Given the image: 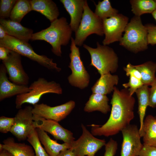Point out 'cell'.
I'll list each match as a JSON object with an SVG mask.
<instances>
[{"instance_id": "cell-19", "label": "cell", "mask_w": 156, "mask_h": 156, "mask_svg": "<svg viewBox=\"0 0 156 156\" xmlns=\"http://www.w3.org/2000/svg\"><path fill=\"white\" fill-rule=\"evenodd\" d=\"M31 10L38 12L49 19L51 23L58 18L60 14L56 3L51 0H29Z\"/></svg>"}, {"instance_id": "cell-20", "label": "cell", "mask_w": 156, "mask_h": 156, "mask_svg": "<svg viewBox=\"0 0 156 156\" xmlns=\"http://www.w3.org/2000/svg\"><path fill=\"white\" fill-rule=\"evenodd\" d=\"M36 129L40 142L50 156H57L61 152L71 148V144H59L56 140L51 139L45 131L38 128Z\"/></svg>"}, {"instance_id": "cell-23", "label": "cell", "mask_w": 156, "mask_h": 156, "mask_svg": "<svg viewBox=\"0 0 156 156\" xmlns=\"http://www.w3.org/2000/svg\"><path fill=\"white\" fill-rule=\"evenodd\" d=\"M109 100L106 95L92 93L85 105L84 111L88 113L98 111L106 114L111 110Z\"/></svg>"}, {"instance_id": "cell-11", "label": "cell", "mask_w": 156, "mask_h": 156, "mask_svg": "<svg viewBox=\"0 0 156 156\" xmlns=\"http://www.w3.org/2000/svg\"><path fill=\"white\" fill-rule=\"evenodd\" d=\"M129 18L120 14L102 20L105 37L102 43L107 45L114 42L119 41L122 34L128 23Z\"/></svg>"}, {"instance_id": "cell-4", "label": "cell", "mask_w": 156, "mask_h": 156, "mask_svg": "<svg viewBox=\"0 0 156 156\" xmlns=\"http://www.w3.org/2000/svg\"><path fill=\"white\" fill-rule=\"evenodd\" d=\"M97 47L92 48L86 44L83 47L91 57L90 66L94 67L100 75L116 72L118 68V58L113 49L107 45L96 43Z\"/></svg>"}, {"instance_id": "cell-29", "label": "cell", "mask_w": 156, "mask_h": 156, "mask_svg": "<svg viewBox=\"0 0 156 156\" xmlns=\"http://www.w3.org/2000/svg\"><path fill=\"white\" fill-rule=\"evenodd\" d=\"M95 14L102 20L112 17L118 14V11L113 8L109 0L99 1L97 4L94 3Z\"/></svg>"}, {"instance_id": "cell-15", "label": "cell", "mask_w": 156, "mask_h": 156, "mask_svg": "<svg viewBox=\"0 0 156 156\" xmlns=\"http://www.w3.org/2000/svg\"><path fill=\"white\" fill-rule=\"evenodd\" d=\"M35 127L40 129L51 134L56 140L71 144L75 140L73 133L61 125L58 122L47 119L33 114Z\"/></svg>"}, {"instance_id": "cell-5", "label": "cell", "mask_w": 156, "mask_h": 156, "mask_svg": "<svg viewBox=\"0 0 156 156\" xmlns=\"http://www.w3.org/2000/svg\"><path fill=\"white\" fill-rule=\"evenodd\" d=\"M0 47L7 48L21 55L36 62L48 69L59 72L61 69L58 67L53 59L44 55H40L35 52L28 42L23 41L9 35L0 40Z\"/></svg>"}, {"instance_id": "cell-31", "label": "cell", "mask_w": 156, "mask_h": 156, "mask_svg": "<svg viewBox=\"0 0 156 156\" xmlns=\"http://www.w3.org/2000/svg\"><path fill=\"white\" fill-rule=\"evenodd\" d=\"M17 1V0L0 1L1 19H6L10 17L11 12Z\"/></svg>"}, {"instance_id": "cell-30", "label": "cell", "mask_w": 156, "mask_h": 156, "mask_svg": "<svg viewBox=\"0 0 156 156\" xmlns=\"http://www.w3.org/2000/svg\"><path fill=\"white\" fill-rule=\"evenodd\" d=\"M27 140L32 146L35 156H50L41 145L36 128L32 131Z\"/></svg>"}, {"instance_id": "cell-7", "label": "cell", "mask_w": 156, "mask_h": 156, "mask_svg": "<svg viewBox=\"0 0 156 156\" xmlns=\"http://www.w3.org/2000/svg\"><path fill=\"white\" fill-rule=\"evenodd\" d=\"M75 33L74 41L76 45L79 46L83 45L87 37L91 34H95L101 36L104 34L102 20L90 9L87 0L81 22Z\"/></svg>"}, {"instance_id": "cell-42", "label": "cell", "mask_w": 156, "mask_h": 156, "mask_svg": "<svg viewBox=\"0 0 156 156\" xmlns=\"http://www.w3.org/2000/svg\"><path fill=\"white\" fill-rule=\"evenodd\" d=\"M0 156H13V155L8 151L5 149L0 151Z\"/></svg>"}, {"instance_id": "cell-14", "label": "cell", "mask_w": 156, "mask_h": 156, "mask_svg": "<svg viewBox=\"0 0 156 156\" xmlns=\"http://www.w3.org/2000/svg\"><path fill=\"white\" fill-rule=\"evenodd\" d=\"M21 56L17 53L11 50L8 57L2 61V63L10 81L18 85H27L29 77L23 66Z\"/></svg>"}, {"instance_id": "cell-22", "label": "cell", "mask_w": 156, "mask_h": 156, "mask_svg": "<svg viewBox=\"0 0 156 156\" xmlns=\"http://www.w3.org/2000/svg\"><path fill=\"white\" fill-rule=\"evenodd\" d=\"M119 77L117 75L109 73L101 75L92 87V93L107 95L113 91L115 86L118 83Z\"/></svg>"}, {"instance_id": "cell-1", "label": "cell", "mask_w": 156, "mask_h": 156, "mask_svg": "<svg viewBox=\"0 0 156 156\" xmlns=\"http://www.w3.org/2000/svg\"><path fill=\"white\" fill-rule=\"evenodd\" d=\"M135 98L127 89L119 90L115 86L110 103L109 118L103 125H91V132L94 136L109 137L118 133L130 124L134 118Z\"/></svg>"}, {"instance_id": "cell-25", "label": "cell", "mask_w": 156, "mask_h": 156, "mask_svg": "<svg viewBox=\"0 0 156 156\" xmlns=\"http://www.w3.org/2000/svg\"><path fill=\"white\" fill-rule=\"evenodd\" d=\"M142 137L143 144L156 147V118L151 115L144 119Z\"/></svg>"}, {"instance_id": "cell-2", "label": "cell", "mask_w": 156, "mask_h": 156, "mask_svg": "<svg viewBox=\"0 0 156 156\" xmlns=\"http://www.w3.org/2000/svg\"><path fill=\"white\" fill-rule=\"evenodd\" d=\"M73 31L64 17L57 18L47 28L33 33L31 40H44L51 44V51L58 57L62 56L61 46H66L72 38Z\"/></svg>"}, {"instance_id": "cell-28", "label": "cell", "mask_w": 156, "mask_h": 156, "mask_svg": "<svg viewBox=\"0 0 156 156\" xmlns=\"http://www.w3.org/2000/svg\"><path fill=\"white\" fill-rule=\"evenodd\" d=\"M31 11L30 1L18 0L11 12L10 20L20 23L24 17Z\"/></svg>"}, {"instance_id": "cell-17", "label": "cell", "mask_w": 156, "mask_h": 156, "mask_svg": "<svg viewBox=\"0 0 156 156\" xmlns=\"http://www.w3.org/2000/svg\"><path fill=\"white\" fill-rule=\"evenodd\" d=\"M64 7L69 14V24L73 31H77L81 22L84 11L86 0H60Z\"/></svg>"}, {"instance_id": "cell-24", "label": "cell", "mask_w": 156, "mask_h": 156, "mask_svg": "<svg viewBox=\"0 0 156 156\" xmlns=\"http://www.w3.org/2000/svg\"><path fill=\"white\" fill-rule=\"evenodd\" d=\"M135 93L138 103V113L140 122L139 132L142 137L146 109L149 103L150 88L148 86L143 85L138 89Z\"/></svg>"}, {"instance_id": "cell-8", "label": "cell", "mask_w": 156, "mask_h": 156, "mask_svg": "<svg viewBox=\"0 0 156 156\" xmlns=\"http://www.w3.org/2000/svg\"><path fill=\"white\" fill-rule=\"evenodd\" d=\"M69 56L70 62L68 67L72 73L68 77L69 83L72 86L83 89L88 87L90 81V76L81 60L79 48L72 37Z\"/></svg>"}, {"instance_id": "cell-44", "label": "cell", "mask_w": 156, "mask_h": 156, "mask_svg": "<svg viewBox=\"0 0 156 156\" xmlns=\"http://www.w3.org/2000/svg\"><path fill=\"white\" fill-rule=\"evenodd\" d=\"M154 1H155V3H156V0H154Z\"/></svg>"}, {"instance_id": "cell-10", "label": "cell", "mask_w": 156, "mask_h": 156, "mask_svg": "<svg viewBox=\"0 0 156 156\" xmlns=\"http://www.w3.org/2000/svg\"><path fill=\"white\" fill-rule=\"evenodd\" d=\"M33 109V107L30 105L20 109L14 117V123L10 132L19 141L27 139L36 128L34 124Z\"/></svg>"}, {"instance_id": "cell-16", "label": "cell", "mask_w": 156, "mask_h": 156, "mask_svg": "<svg viewBox=\"0 0 156 156\" xmlns=\"http://www.w3.org/2000/svg\"><path fill=\"white\" fill-rule=\"evenodd\" d=\"M6 68L2 63L0 66V101L29 92L27 85H19L10 81L7 76Z\"/></svg>"}, {"instance_id": "cell-33", "label": "cell", "mask_w": 156, "mask_h": 156, "mask_svg": "<svg viewBox=\"0 0 156 156\" xmlns=\"http://www.w3.org/2000/svg\"><path fill=\"white\" fill-rule=\"evenodd\" d=\"M14 122V118L2 116L0 117V132L5 133L10 132Z\"/></svg>"}, {"instance_id": "cell-6", "label": "cell", "mask_w": 156, "mask_h": 156, "mask_svg": "<svg viewBox=\"0 0 156 156\" xmlns=\"http://www.w3.org/2000/svg\"><path fill=\"white\" fill-rule=\"evenodd\" d=\"M29 88L30 91L29 92L16 96L15 101L16 109H21L22 105L25 103L33 105L38 104L42 96L46 94L62 93V89L60 84L54 81H48L42 77L34 81Z\"/></svg>"}, {"instance_id": "cell-36", "label": "cell", "mask_w": 156, "mask_h": 156, "mask_svg": "<svg viewBox=\"0 0 156 156\" xmlns=\"http://www.w3.org/2000/svg\"><path fill=\"white\" fill-rule=\"evenodd\" d=\"M127 76H133L141 80V76L139 71L130 63H129L123 68Z\"/></svg>"}, {"instance_id": "cell-45", "label": "cell", "mask_w": 156, "mask_h": 156, "mask_svg": "<svg viewBox=\"0 0 156 156\" xmlns=\"http://www.w3.org/2000/svg\"><path fill=\"white\" fill-rule=\"evenodd\" d=\"M155 118H156V116H155Z\"/></svg>"}, {"instance_id": "cell-26", "label": "cell", "mask_w": 156, "mask_h": 156, "mask_svg": "<svg viewBox=\"0 0 156 156\" xmlns=\"http://www.w3.org/2000/svg\"><path fill=\"white\" fill-rule=\"evenodd\" d=\"M134 66L140 72L144 85L151 86L156 79V62L148 61Z\"/></svg>"}, {"instance_id": "cell-9", "label": "cell", "mask_w": 156, "mask_h": 156, "mask_svg": "<svg viewBox=\"0 0 156 156\" xmlns=\"http://www.w3.org/2000/svg\"><path fill=\"white\" fill-rule=\"evenodd\" d=\"M82 133L71 144V147L77 156H94L96 153L106 144L104 139L95 137L83 124Z\"/></svg>"}, {"instance_id": "cell-34", "label": "cell", "mask_w": 156, "mask_h": 156, "mask_svg": "<svg viewBox=\"0 0 156 156\" xmlns=\"http://www.w3.org/2000/svg\"><path fill=\"white\" fill-rule=\"evenodd\" d=\"M105 146V151L104 156H114L118 149L117 142L111 138Z\"/></svg>"}, {"instance_id": "cell-13", "label": "cell", "mask_w": 156, "mask_h": 156, "mask_svg": "<svg viewBox=\"0 0 156 156\" xmlns=\"http://www.w3.org/2000/svg\"><path fill=\"white\" fill-rule=\"evenodd\" d=\"M75 106V103L72 100L54 107L44 103L37 104L34 105L32 112L39 116L59 122L65 118Z\"/></svg>"}, {"instance_id": "cell-3", "label": "cell", "mask_w": 156, "mask_h": 156, "mask_svg": "<svg viewBox=\"0 0 156 156\" xmlns=\"http://www.w3.org/2000/svg\"><path fill=\"white\" fill-rule=\"evenodd\" d=\"M125 33L119 41V44L134 53L147 49V31L143 25L140 17L134 16L128 23Z\"/></svg>"}, {"instance_id": "cell-21", "label": "cell", "mask_w": 156, "mask_h": 156, "mask_svg": "<svg viewBox=\"0 0 156 156\" xmlns=\"http://www.w3.org/2000/svg\"><path fill=\"white\" fill-rule=\"evenodd\" d=\"M3 142L0 144V151L5 149L13 156H35L32 147L24 143L16 142L12 138H8Z\"/></svg>"}, {"instance_id": "cell-32", "label": "cell", "mask_w": 156, "mask_h": 156, "mask_svg": "<svg viewBox=\"0 0 156 156\" xmlns=\"http://www.w3.org/2000/svg\"><path fill=\"white\" fill-rule=\"evenodd\" d=\"M143 85L141 80L132 76L129 77V79L127 83L122 84L125 88L128 89L131 96H133L136 90Z\"/></svg>"}, {"instance_id": "cell-18", "label": "cell", "mask_w": 156, "mask_h": 156, "mask_svg": "<svg viewBox=\"0 0 156 156\" xmlns=\"http://www.w3.org/2000/svg\"><path fill=\"white\" fill-rule=\"evenodd\" d=\"M0 23L8 35L23 41L28 42L33 34V30L25 27L20 23L11 20L0 19Z\"/></svg>"}, {"instance_id": "cell-38", "label": "cell", "mask_w": 156, "mask_h": 156, "mask_svg": "<svg viewBox=\"0 0 156 156\" xmlns=\"http://www.w3.org/2000/svg\"><path fill=\"white\" fill-rule=\"evenodd\" d=\"M138 156H156V147L143 144Z\"/></svg>"}, {"instance_id": "cell-12", "label": "cell", "mask_w": 156, "mask_h": 156, "mask_svg": "<svg viewBox=\"0 0 156 156\" xmlns=\"http://www.w3.org/2000/svg\"><path fill=\"white\" fill-rule=\"evenodd\" d=\"M123 138L120 156H138L143 146L139 129L130 124L121 131Z\"/></svg>"}, {"instance_id": "cell-40", "label": "cell", "mask_w": 156, "mask_h": 156, "mask_svg": "<svg viewBox=\"0 0 156 156\" xmlns=\"http://www.w3.org/2000/svg\"><path fill=\"white\" fill-rule=\"evenodd\" d=\"M57 156H77L71 148L61 152Z\"/></svg>"}, {"instance_id": "cell-41", "label": "cell", "mask_w": 156, "mask_h": 156, "mask_svg": "<svg viewBox=\"0 0 156 156\" xmlns=\"http://www.w3.org/2000/svg\"><path fill=\"white\" fill-rule=\"evenodd\" d=\"M7 35L4 27L0 24V40L3 39Z\"/></svg>"}, {"instance_id": "cell-39", "label": "cell", "mask_w": 156, "mask_h": 156, "mask_svg": "<svg viewBox=\"0 0 156 156\" xmlns=\"http://www.w3.org/2000/svg\"><path fill=\"white\" fill-rule=\"evenodd\" d=\"M9 49L3 47H0V59L2 61L6 60L11 51Z\"/></svg>"}, {"instance_id": "cell-43", "label": "cell", "mask_w": 156, "mask_h": 156, "mask_svg": "<svg viewBox=\"0 0 156 156\" xmlns=\"http://www.w3.org/2000/svg\"><path fill=\"white\" fill-rule=\"evenodd\" d=\"M151 14L153 16L156 21V9Z\"/></svg>"}, {"instance_id": "cell-27", "label": "cell", "mask_w": 156, "mask_h": 156, "mask_svg": "<svg viewBox=\"0 0 156 156\" xmlns=\"http://www.w3.org/2000/svg\"><path fill=\"white\" fill-rule=\"evenodd\" d=\"M131 11L135 16L140 17L142 15L152 13L156 9V3L153 0H130Z\"/></svg>"}, {"instance_id": "cell-35", "label": "cell", "mask_w": 156, "mask_h": 156, "mask_svg": "<svg viewBox=\"0 0 156 156\" xmlns=\"http://www.w3.org/2000/svg\"><path fill=\"white\" fill-rule=\"evenodd\" d=\"M147 31V41L148 44L154 45L156 44V26L148 24L145 25Z\"/></svg>"}, {"instance_id": "cell-37", "label": "cell", "mask_w": 156, "mask_h": 156, "mask_svg": "<svg viewBox=\"0 0 156 156\" xmlns=\"http://www.w3.org/2000/svg\"><path fill=\"white\" fill-rule=\"evenodd\" d=\"M151 86L148 106L154 108L156 107V79Z\"/></svg>"}]
</instances>
